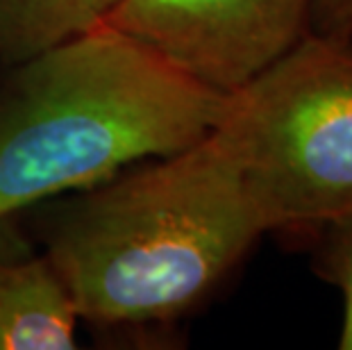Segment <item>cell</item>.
<instances>
[{
    "label": "cell",
    "mask_w": 352,
    "mask_h": 350,
    "mask_svg": "<svg viewBox=\"0 0 352 350\" xmlns=\"http://www.w3.org/2000/svg\"><path fill=\"white\" fill-rule=\"evenodd\" d=\"M34 232L80 321L164 323L186 314L266 234L214 132L34 205Z\"/></svg>",
    "instance_id": "6da1fadb"
},
{
    "label": "cell",
    "mask_w": 352,
    "mask_h": 350,
    "mask_svg": "<svg viewBox=\"0 0 352 350\" xmlns=\"http://www.w3.org/2000/svg\"><path fill=\"white\" fill-rule=\"evenodd\" d=\"M7 69L0 226L48 198L193 146L212 132L228 96L104 23Z\"/></svg>",
    "instance_id": "7a4b0ae2"
},
{
    "label": "cell",
    "mask_w": 352,
    "mask_h": 350,
    "mask_svg": "<svg viewBox=\"0 0 352 350\" xmlns=\"http://www.w3.org/2000/svg\"><path fill=\"white\" fill-rule=\"evenodd\" d=\"M268 232L352 212V43L307 32L226 96L212 128Z\"/></svg>",
    "instance_id": "3957f363"
},
{
    "label": "cell",
    "mask_w": 352,
    "mask_h": 350,
    "mask_svg": "<svg viewBox=\"0 0 352 350\" xmlns=\"http://www.w3.org/2000/svg\"><path fill=\"white\" fill-rule=\"evenodd\" d=\"M311 5L314 0H118L102 23L232 94L309 32Z\"/></svg>",
    "instance_id": "277c9868"
},
{
    "label": "cell",
    "mask_w": 352,
    "mask_h": 350,
    "mask_svg": "<svg viewBox=\"0 0 352 350\" xmlns=\"http://www.w3.org/2000/svg\"><path fill=\"white\" fill-rule=\"evenodd\" d=\"M80 316L43 255H0V350L76 348Z\"/></svg>",
    "instance_id": "5b68a950"
},
{
    "label": "cell",
    "mask_w": 352,
    "mask_h": 350,
    "mask_svg": "<svg viewBox=\"0 0 352 350\" xmlns=\"http://www.w3.org/2000/svg\"><path fill=\"white\" fill-rule=\"evenodd\" d=\"M118 0H0V64L10 66L102 23Z\"/></svg>",
    "instance_id": "8992f818"
},
{
    "label": "cell",
    "mask_w": 352,
    "mask_h": 350,
    "mask_svg": "<svg viewBox=\"0 0 352 350\" xmlns=\"http://www.w3.org/2000/svg\"><path fill=\"white\" fill-rule=\"evenodd\" d=\"M311 271L341 294L343 321L339 348L352 350V212L307 230Z\"/></svg>",
    "instance_id": "52a82bcc"
},
{
    "label": "cell",
    "mask_w": 352,
    "mask_h": 350,
    "mask_svg": "<svg viewBox=\"0 0 352 350\" xmlns=\"http://www.w3.org/2000/svg\"><path fill=\"white\" fill-rule=\"evenodd\" d=\"M311 32L352 43V0H314Z\"/></svg>",
    "instance_id": "ba28073f"
}]
</instances>
